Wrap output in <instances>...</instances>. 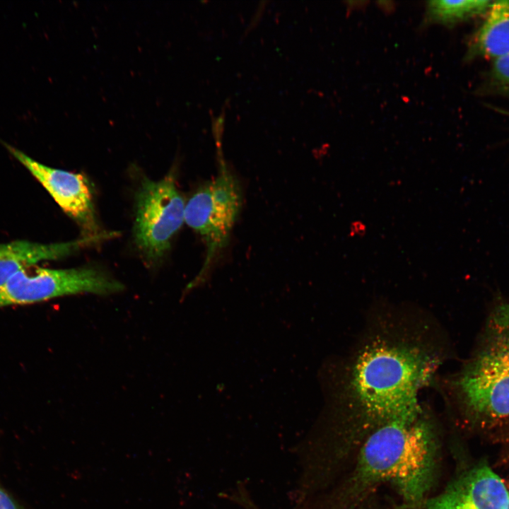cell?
Returning <instances> with one entry per match:
<instances>
[{
    "label": "cell",
    "instance_id": "obj_16",
    "mask_svg": "<svg viewBox=\"0 0 509 509\" xmlns=\"http://www.w3.org/2000/svg\"><path fill=\"white\" fill-rule=\"evenodd\" d=\"M508 509H509V504H508Z\"/></svg>",
    "mask_w": 509,
    "mask_h": 509
},
{
    "label": "cell",
    "instance_id": "obj_1",
    "mask_svg": "<svg viewBox=\"0 0 509 509\" xmlns=\"http://www.w3.org/2000/svg\"><path fill=\"white\" fill-rule=\"evenodd\" d=\"M438 362L419 344L378 337L356 356L345 385L346 396L375 424L416 418L422 414L419 392Z\"/></svg>",
    "mask_w": 509,
    "mask_h": 509
},
{
    "label": "cell",
    "instance_id": "obj_14",
    "mask_svg": "<svg viewBox=\"0 0 509 509\" xmlns=\"http://www.w3.org/2000/svg\"><path fill=\"white\" fill-rule=\"evenodd\" d=\"M225 113H221L218 117L213 119V132L216 139L217 150L221 149V139L223 131Z\"/></svg>",
    "mask_w": 509,
    "mask_h": 509
},
{
    "label": "cell",
    "instance_id": "obj_12",
    "mask_svg": "<svg viewBox=\"0 0 509 509\" xmlns=\"http://www.w3.org/2000/svg\"><path fill=\"white\" fill-rule=\"evenodd\" d=\"M493 73L498 81L509 86V52L495 59Z\"/></svg>",
    "mask_w": 509,
    "mask_h": 509
},
{
    "label": "cell",
    "instance_id": "obj_2",
    "mask_svg": "<svg viewBox=\"0 0 509 509\" xmlns=\"http://www.w3.org/2000/svg\"><path fill=\"white\" fill-rule=\"evenodd\" d=\"M451 384L455 402L473 419H509V300L491 307L473 351Z\"/></svg>",
    "mask_w": 509,
    "mask_h": 509
},
{
    "label": "cell",
    "instance_id": "obj_6",
    "mask_svg": "<svg viewBox=\"0 0 509 509\" xmlns=\"http://www.w3.org/2000/svg\"><path fill=\"white\" fill-rule=\"evenodd\" d=\"M123 289L119 281L95 267L54 269L32 266L16 273L0 288V308L80 293L108 295Z\"/></svg>",
    "mask_w": 509,
    "mask_h": 509
},
{
    "label": "cell",
    "instance_id": "obj_13",
    "mask_svg": "<svg viewBox=\"0 0 509 509\" xmlns=\"http://www.w3.org/2000/svg\"><path fill=\"white\" fill-rule=\"evenodd\" d=\"M0 509H23L0 483Z\"/></svg>",
    "mask_w": 509,
    "mask_h": 509
},
{
    "label": "cell",
    "instance_id": "obj_5",
    "mask_svg": "<svg viewBox=\"0 0 509 509\" xmlns=\"http://www.w3.org/2000/svg\"><path fill=\"white\" fill-rule=\"evenodd\" d=\"M185 208L173 172L158 181L141 180L135 198L134 237L147 260L157 262L169 250L185 223Z\"/></svg>",
    "mask_w": 509,
    "mask_h": 509
},
{
    "label": "cell",
    "instance_id": "obj_9",
    "mask_svg": "<svg viewBox=\"0 0 509 509\" xmlns=\"http://www.w3.org/2000/svg\"><path fill=\"white\" fill-rule=\"evenodd\" d=\"M486 13L472 52L496 59L509 52V0L492 1Z\"/></svg>",
    "mask_w": 509,
    "mask_h": 509
},
{
    "label": "cell",
    "instance_id": "obj_11",
    "mask_svg": "<svg viewBox=\"0 0 509 509\" xmlns=\"http://www.w3.org/2000/svg\"><path fill=\"white\" fill-rule=\"evenodd\" d=\"M492 1L488 0L430 1L426 7V18L429 23L452 25L474 16L486 13Z\"/></svg>",
    "mask_w": 509,
    "mask_h": 509
},
{
    "label": "cell",
    "instance_id": "obj_7",
    "mask_svg": "<svg viewBox=\"0 0 509 509\" xmlns=\"http://www.w3.org/2000/svg\"><path fill=\"white\" fill-rule=\"evenodd\" d=\"M0 141L78 223L86 236L102 233L98 232L90 186L82 175L45 165L5 141Z\"/></svg>",
    "mask_w": 509,
    "mask_h": 509
},
{
    "label": "cell",
    "instance_id": "obj_10",
    "mask_svg": "<svg viewBox=\"0 0 509 509\" xmlns=\"http://www.w3.org/2000/svg\"><path fill=\"white\" fill-rule=\"evenodd\" d=\"M476 509H508V492L500 477L483 467L469 477L463 492L455 491Z\"/></svg>",
    "mask_w": 509,
    "mask_h": 509
},
{
    "label": "cell",
    "instance_id": "obj_8",
    "mask_svg": "<svg viewBox=\"0 0 509 509\" xmlns=\"http://www.w3.org/2000/svg\"><path fill=\"white\" fill-rule=\"evenodd\" d=\"M105 238L103 234L67 242L43 244L18 240L0 244V288L21 270L64 257L83 246Z\"/></svg>",
    "mask_w": 509,
    "mask_h": 509
},
{
    "label": "cell",
    "instance_id": "obj_15",
    "mask_svg": "<svg viewBox=\"0 0 509 509\" xmlns=\"http://www.w3.org/2000/svg\"><path fill=\"white\" fill-rule=\"evenodd\" d=\"M365 226L359 221L353 222L350 227L351 235L353 234V233H354V235H363V233H365Z\"/></svg>",
    "mask_w": 509,
    "mask_h": 509
},
{
    "label": "cell",
    "instance_id": "obj_3",
    "mask_svg": "<svg viewBox=\"0 0 509 509\" xmlns=\"http://www.w3.org/2000/svg\"><path fill=\"white\" fill-rule=\"evenodd\" d=\"M421 416L378 423L359 456L363 478L390 481L411 502L423 496L433 464L431 431Z\"/></svg>",
    "mask_w": 509,
    "mask_h": 509
},
{
    "label": "cell",
    "instance_id": "obj_4",
    "mask_svg": "<svg viewBox=\"0 0 509 509\" xmlns=\"http://www.w3.org/2000/svg\"><path fill=\"white\" fill-rule=\"evenodd\" d=\"M218 172L185 202V223L196 231L206 245V257L193 283L204 280L228 244L242 203V189L228 168L222 151L217 152Z\"/></svg>",
    "mask_w": 509,
    "mask_h": 509
}]
</instances>
